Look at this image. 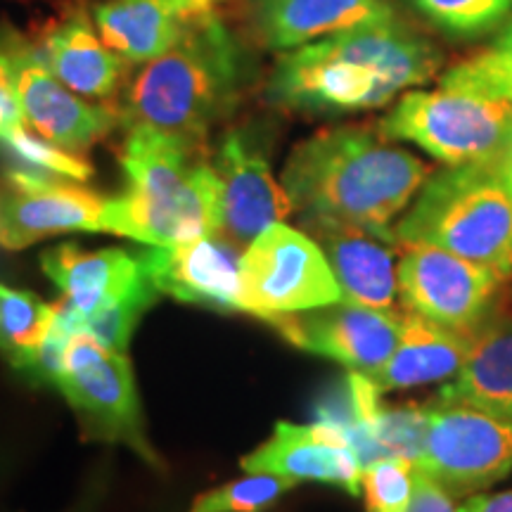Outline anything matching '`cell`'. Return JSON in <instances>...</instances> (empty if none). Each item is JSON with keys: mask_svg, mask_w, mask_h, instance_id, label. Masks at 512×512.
Listing matches in <instances>:
<instances>
[{"mask_svg": "<svg viewBox=\"0 0 512 512\" xmlns=\"http://www.w3.org/2000/svg\"><path fill=\"white\" fill-rule=\"evenodd\" d=\"M439 62V50L394 15L280 53L264 95L278 110L311 117L377 110L430 81Z\"/></svg>", "mask_w": 512, "mask_h": 512, "instance_id": "1", "label": "cell"}, {"mask_svg": "<svg viewBox=\"0 0 512 512\" xmlns=\"http://www.w3.org/2000/svg\"><path fill=\"white\" fill-rule=\"evenodd\" d=\"M430 166L384 138L380 128L335 126L294 145L280 183L299 216H325L399 247L394 226Z\"/></svg>", "mask_w": 512, "mask_h": 512, "instance_id": "2", "label": "cell"}, {"mask_svg": "<svg viewBox=\"0 0 512 512\" xmlns=\"http://www.w3.org/2000/svg\"><path fill=\"white\" fill-rule=\"evenodd\" d=\"M254 79L252 57L214 10L188 19L176 46L147 62L128 83L121 126H150L207 145Z\"/></svg>", "mask_w": 512, "mask_h": 512, "instance_id": "3", "label": "cell"}, {"mask_svg": "<svg viewBox=\"0 0 512 512\" xmlns=\"http://www.w3.org/2000/svg\"><path fill=\"white\" fill-rule=\"evenodd\" d=\"M124 195L107 202L105 233L171 247L221 233L219 176L207 145L128 126L119 150Z\"/></svg>", "mask_w": 512, "mask_h": 512, "instance_id": "4", "label": "cell"}, {"mask_svg": "<svg viewBox=\"0 0 512 512\" xmlns=\"http://www.w3.org/2000/svg\"><path fill=\"white\" fill-rule=\"evenodd\" d=\"M399 245H430L512 275V195L491 164L446 166L427 176L396 221Z\"/></svg>", "mask_w": 512, "mask_h": 512, "instance_id": "5", "label": "cell"}, {"mask_svg": "<svg viewBox=\"0 0 512 512\" xmlns=\"http://www.w3.org/2000/svg\"><path fill=\"white\" fill-rule=\"evenodd\" d=\"M377 128L446 166L486 164L508 138L512 102L439 81L434 91L403 93Z\"/></svg>", "mask_w": 512, "mask_h": 512, "instance_id": "6", "label": "cell"}, {"mask_svg": "<svg viewBox=\"0 0 512 512\" xmlns=\"http://www.w3.org/2000/svg\"><path fill=\"white\" fill-rule=\"evenodd\" d=\"M55 387L79 415L91 439L131 446L147 463H157L143 430V415L126 351L102 347L86 332L69 339L64 368Z\"/></svg>", "mask_w": 512, "mask_h": 512, "instance_id": "7", "label": "cell"}, {"mask_svg": "<svg viewBox=\"0 0 512 512\" xmlns=\"http://www.w3.org/2000/svg\"><path fill=\"white\" fill-rule=\"evenodd\" d=\"M242 280L254 318L280 316L342 302V290L318 242L302 228L275 223L242 252Z\"/></svg>", "mask_w": 512, "mask_h": 512, "instance_id": "8", "label": "cell"}, {"mask_svg": "<svg viewBox=\"0 0 512 512\" xmlns=\"http://www.w3.org/2000/svg\"><path fill=\"white\" fill-rule=\"evenodd\" d=\"M456 498H470L512 472V420L467 406L427 408L418 463Z\"/></svg>", "mask_w": 512, "mask_h": 512, "instance_id": "9", "label": "cell"}, {"mask_svg": "<svg viewBox=\"0 0 512 512\" xmlns=\"http://www.w3.org/2000/svg\"><path fill=\"white\" fill-rule=\"evenodd\" d=\"M399 297L406 311L458 332H475L491 316L505 278L430 245H399Z\"/></svg>", "mask_w": 512, "mask_h": 512, "instance_id": "10", "label": "cell"}, {"mask_svg": "<svg viewBox=\"0 0 512 512\" xmlns=\"http://www.w3.org/2000/svg\"><path fill=\"white\" fill-rule=\"evenodd\" d=\"M107 202L72 178L12 164L0 190V245L24 249L62 233H105Z\"/></svg>", "mask_w": 512, "mask_h": 512, "instance_id": "11", "label": "cell"}, {"mask_svg": "<svg viewBox=\"0 0 512 512\" xmlns=\"http://www.w3.org/2000/svg\"><path fill=\"white\" fill-rule=\"evenodd\" d=\"M15 83L22 119L36 136L83 155L121 126L119 107L81 98L57 79L41 48L17 34Z\"/></svg>", "mask_w": 512, "mask_h": 512, "instance_id": "12", "label": "cell"}, {"mask_svg": "<svg viewBox=\"0 0 512 512\" xmlns=\"http://www.w3.org/2000/svg\"><path fill=\"white\" fill-rule=\"evenodd\" d=\"M211 164L221 190V235L233 245L247 249L266 228L285 223L292 214L290 197L283 183L275 181L266 150L245 128L223 133Z\"/></svg>", "mask_w": 512, "mask_h": 512, "instance_id": "13", "label": "cell"}, {"mask_svg": "<svg viewBox=\"0 0 512 512\" xmlns=\"http://www.w3.org/2000/svg\"><path fill=\"white\" fill-rule=\"evenodd\" d=\"M273 328L294 347L332 358L354 373H375L399 344L401 313L335 302L280 316Z\"/></svg>", "mask_w": 512, "mask_h": 512, "instance_id": "14", "label": "cell"}, {"mask_svg": "<svg viewBox=\"0 0 512 512\" xmlns=\"http://www.w3.org/2000/svg\"><path fill=\"white\" fill-rule=\"evenodd\" d=\"M242 252L221 233L171 247H147L140 259L159 294L185 304L252 316L242 280Z\"/></svg>", "mask_w": 512, "mask_h": 512, "instance_id": "15", "label": "cell"}, {"mask_svg": "<svg viewBox=\"0 0 512 512\" xmlns=\"http://www.w3.org/2000/svg\"><path fill=\"white\" fill-rule=\"evenodd\" d=\"M245 472L278 475L297 482L332 484L358 494L363 465L347 434L328 422H278L273 437L240 460Z\"/></svg>", "mask_w": 512, "mask_h": 512, "instance_id": "16", "label": "cell"}, {"mask_svg": "<svg viewBox=\"0 0 512 512\" xmlns=\"http://www.w3.org/2000/svg\"><path fill=\"white\" fill-rule=\"evenodd\" d=\"M302 230L309 233L335 273L344 302H354L368 309L394 311L399 294V275H396L394 249L349 223L325 219V216H299Z\"/></svg>", "mask_w": 512, "mask_h": 512, "instance_id": "17", "label": "cell"}, {"mask_svg": "<svg viewBox=\"0 0 512 512\" xmlns=\"http://www.w3.org/2000/svg\"><path fill=\"white\" fill-rule=\"evenodd\" d=\"M389 17H394L389 0H247L249 27L261 46L275 53Z\"/></svg>", "mask_w": 512, "mask_h": 512, "instance_id": "18", "label": "cell"}, {"mask_svg": "<svg viewBox=\"0 0 512 512\" xmlns=\"http://www.w3.org/2000/svg\"><path fill=\"white\" fill-rule=\"evenodd\" d=\"M41 266L62 290L60 302L79 320V330L147 278L140 252L128 254L126 249L83 252L76 245H60L41 256Z\"/></svg>", "mask_w": 512, "mask_h": 512, "instance_id": "19", "label": "cell"}, {"mask_svg": "<svg viewBox=\"0 0 512 512\" xmlns=\"http://www.w3.org/2000/svg\"><path fill=\"white\" fill-rule=\"evenodd\" d=\"M472 332H458L418 313H401L399 344L375 373H363L377 392H396L420 384L453 380L470 354Z\"/></svg>", "mask_w": 512, "mask_h": 512, "instance_id": "20", "label": "cell"}, {"mask_svg": "<svg viewBox=\"0 0 512 512\" xmlns=\"http://www.w3.org/2000/svg\"><path fill=\"white\" fill-rule=\"evenodd\" d=\"M439 403L467 406L512 420V316L494 313L472 332L460 373L444 384Z\"/></svg>", "mask_w": 512, "mask_h": 512, "instance_id": "21", "label": "cell"}, {"mask_svg": "<svg viewBox=\"0 0 512 512\" xmlns=\"http://www.w3.org/2000/svg\"><path fill=\"white\" fill-rule=\"evenodd\" d=\"M41 53L57 79L81 98L112 100L124 83L128 62L102 41L95 22L83 10L69 12L48 29Z\"/></svg>", "mask_w": 512, "mask_h": 512, "instance_id": "22", "label": "cell"}, {"mask_svg": "<svg viewBox=\"0 0 512 512\" xmlns=\"http://www.w3.org/2000/svg\"><path fill=\"white\" fill-rule=\"evenodd\" d=\"M93 22L121 60L143 67L176 46L188 19L171 10L166 0H107L95 5Z\"/></svg>", "mask_w": 512, "mask_h": 512, "instance_id": "23", "label": "cell"}, {"mask_svg": "<svg viewBox=\"0 0 512 512\" xmlns=\"http://www.w3.org/2000/svg\"><path fill=\"white\" fill-rule=\"evenodd\" d=\"M55 323V304H46L36 294L0 285V349L19 368L41 347Z\"/></svg>", "mask_w": 512, "mask_h": 512, "instance_id": "24", "label": "cell"}, {"mask_svg": "<svg viewBox=\"0 0 512 512\" xmlns=\"http://www.w3.org/2000/svg\"><path fill=\"white\" fill-rule=\"evenodd\" d=\"M411 5L441 34L463 41L501 29L512 15V0H411Z\"/></svg>", "mask_w": 512, "mask_h": 512, "instance_id": "25", "label": "cell"}, {"mask_svg": "<svg viewBox=\"0 0 512 512\" xmlns=\"http://www.w3.org/2000/svg\"><path fill=\"white\" fill-rule=\"evenodd\" d=\"M0 143L10 152L12 164L38 171V174L72 178L79 183H86L93 176V166L83 159V155H74V152L48 143V140L36 136L24 121L0 128Z\"/></svg>", "mask_w": 512, "mask_h": 512, "instance_id": "26", "label": "cell"}, {"mask_svg": "<svg viewBox=\"0 0 512 512\" xmlns=\"http://www.w3.org/2000/svg\"><path fill=\"white\" fill-rule=\"evenodd\" d=\"M292 486V479L247 472L245 479H235V482L204 491L195 498L190 512H264L278 503V498Z\"/></svg>", "mask_w": 512, "mask_h": 512, "instance_id": "27", "label": "cell"}, {"mask_svg": "<svg viewBox=\"0 0 512 512\" xmlns=\"http://www.w3.org/2000/svg\"><path fill=\"white\" fill-rule=\"evenodd\" d=\"M157 294L159 292L155 283H152L150 275H147L143 283L133 287L128 294H124L119 302H114L112 306H107V309L95 313L93 318H88L86 323H83L81 332L98 339L102 347L126 351L128 339L133 335V328L138 325L140 316L155 304Z\"/></svg>", "mask_w": 512, "mask_h": 512, "instance_id": "28", "label": "cell"}, {"mask_svg": "<svg viewBox=\"0 0 512 512\" xmlns=\"http://www.w3.org/2000/svg\"><path fill=\"white\" fill-rule=\"evenodd\" d=\"M415 463L403 456H384L363 470L361 489L368 512H408L413 498Z\"/></svg>", "mask_w": 512, "mask_h": 512, "instance_id": "29", "label": "cell"}, {"mask_svg": "<svg viewBox=\"0 0 512 512\" xmlns=\"http://www.w3.org/2000/svg\"><path fill=\"white\" fill-rule=\"evenodd\" d=\"M441 83L470 88V91H479L512 102V60H505V57L486 50L475 60L448 69L441 76Z\"/></svg>", "mask_w": 512, "mask_h": 512, "instance_id": "30", "label": "cell"}, {"mask_svg": "<svg viewBox=\"0 0 512 512\" xmlns=\"http://www.w3.org/2000/svg\"><path fill=\"white\" fill-rule=\"evenodd\" d=\"M15 41V29H0V117H3V126L24 121L15 83Z\"/></svg>", "mask_w": 512, "mask_h": 512, "instance_id": "31", "label": "cell"}, {"mask_svg": "<svg viewBox=\"0 0 512 512\" xmlns=\"http://www.w3.org/2000/svg\"><path fill=\"white\" fill-rule=\"evenodd\" d=\"M408 512H460V505H456V496L448 494L437 479H432L415 465L413 498Z\"/></svg>", "mask_w": 512, "mask_h": 512, "instance_id": "32", "label": "cell"}, {"mask_svg": "<svg viewBox=\"0 0 512 512\" xmlns=\"http://www.w3.org/2000/svg\"><path fill=\"white\" fill-rule=\"evenodd\" d=\"M460 512H512V489L501 494H475L465 498Z\"/></svg>", "mask_w": 512, "mask_h": 512, "instance_id": "33", "label": "cell"}, {"mask_svg": "<svg viewBox=\"0 0 512 512\" xmlns=\"http://www.w3.org/2000/svg\"><path fill=\"white\" fill-rule=\"evenodd\" d=\"M491 169L496 171V176L501 178V183L505 185V190L512 195V128L508 133V138H505V143L501 150H498V155L491 159Z\"/></svg>", "mask_w": 512, "mask_h": 512, "instance_id": "34", "label": "cell"}, {"mask_svg": "<svg viewBox=\"0 0 512 512\" xmlns=\"http://www.w3.org/2000/svg\"><path fill=\"white\" fill-rule=\"evenodd\" d=\"M219 3L221 0H166V5H169L171 10L178 12V15L185 19L214 10V5H219Z\"/></svg>", "mask_w": 512, "mask_h": 512, "instance_id": "35", "label": "cell"}, {"mask_svg": "<svg viewBox=\"0 0 512 512\" xmlns=\"http://www.w3.org/2000/svg\"><path fill=\"white\" fill-rule=\"evenodd\" d=\"M489 50L491 53L505 57V60H512V17H510V22L503 24L501 34L496 36V43Z\"/></svg>", "mask_w": 512, "mask_h": 512, "instance_id": "36", "label": "cell"}, {"mask_svg": "<svg viewBox=\"0 0 512 512\" xmlns=\"http://www.w3.org/2000/svg\"><path fill=\"white\" fill-rule=\"evenodd\" d=\"M0 128H3V117H0Z\"/></svg>", "mask_w": 512, "mask_h": 512, "instance_id": "37", "label": "cell"}]
</instances>
